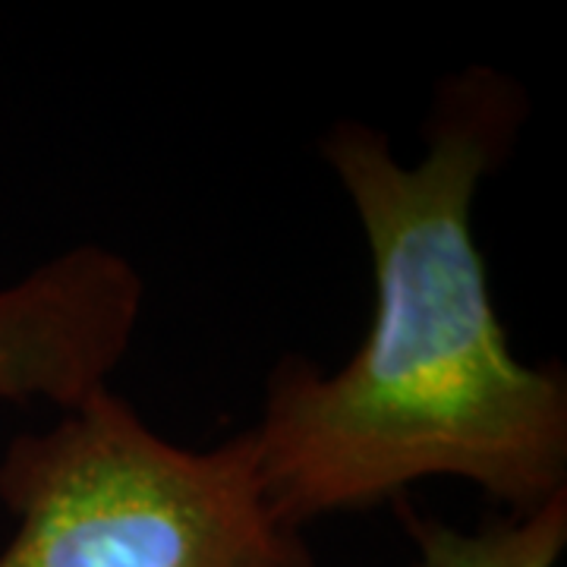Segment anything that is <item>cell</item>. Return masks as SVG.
<instances>
[{"mask_svg": "<svg viewBox=\"0 0 567 567\" xmlns=\"http://www.w3.org/2000/svg\"><path fill=\"white\" fill-rule=\"evenodd\" d=\"M527 121V89L470 63L435 85L416 162L353 117L319 140L363 227L372 319L338 369L287 353L265 379L249 432L290 527L394 505L423 480L470 483L502 514L567 492V369L511 350L473 227Z\"/></svg>", "mask_w": 567, "mask_h": 567, "instance_id": "6da1fadb", "label": "cell"}, {"mask_svg": "<svg viewBox=\"0 0 567 567\" xmlns=\"http://www.w3.org/2000/svg\"><path fill=\"white\" fill-rule=\"evenodd\" d=\"M0 567H316L275 511L252 432L189 447L114 385L0 454Z\"/></svg>", "mask_w": 567, "mask_h": 567, "instance_id": "7a4b0ae2", "label": "cell"}, {"mask_svg": "<svg viewBox=\"0 0 567 567\" xmlns=\"http://www.w3.org/2000/svg\"><path fill=\"white\" fill-rule=\"evenodd\" d=\"M142 312L140 268L102 244L70 246L3 284L0 404H82L117 375Z\"/></svg>", "mask_w": 567, "mask_h": 567, "instance_id": "3957f363", "label": "cell"}, {"mask_svg": "<svg viewBox=\"0 0 567 567\" xmlns=\"http://www.w3.org/2000/svg\"><path fill=\"white\" fill-rule=\"evenodd\" d=\"M391 507L416 551L413 567H555L567 548V492L533 511L498 514L480 529L451 527L406 498Z\"/></svg>", "mask_w": 567, "mask_h": 567, "instance_id": "277c9868", "label": "cell"}]
</instances>
